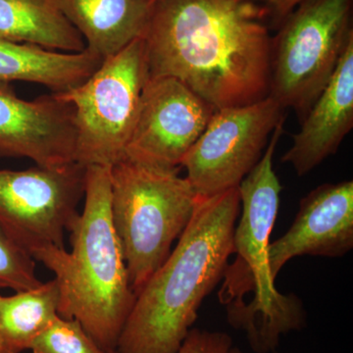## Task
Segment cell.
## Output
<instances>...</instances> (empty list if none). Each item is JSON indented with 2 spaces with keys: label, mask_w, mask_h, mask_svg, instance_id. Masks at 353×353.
<instances>
[{
  "label": "cell",
  "mask_w": 353,
  "mask_h": 353,
  "mask_svg": "<svg viewBox=\"0 0 353 353\" xmlns=\"http://www.w3.org/2000/svg\"><path fill=\"white\" fill-rule=\"evenodd\" d=\"M278 17H287L303 0H265Z\"/></svg>",
  "instance_id": "21"
},
{
  "label": "cell",
  "mask_w": 353,
  "mask_h": 353,
  "mask_svg": "<svg viewBox=\"0 0 353 353\" xmlns=\"http://www.w3.org/2000/svg\"><path fill=\"white\" fill-rule=\"evenodd\" d=\"M85 167L0 170V230L34 259L64 248L85 196Z\"/></svg>",
  "instance_id": "8"
},
{
  "label": "cell",
  "mask_w": 353,
  "mask_h": 353,
  "mask_svg": "<svg viewBox=\"0 0 353 353\" xmlns=\"http://www.w3.org/2000/svg\"><path fill=\"white\" fill-rule=\"evenodd\" d=\"M352 0H303L272 39L269 95L303 119L353 37Z\"/></svg>",
  "instance_id": "6"
},
{
  "label": "cell",
  "mask_w": 353,
  "mask_h": 353,
  "mask_svg": "<svg viewBox=\"0 0 353 353\" xmlns=\"http://www.w3.org/2000/svg\"><path fill=\"white\" fill-rule=\"evenodd\" d=\"M285 117L272 132L259 163L239 185L241 216L234 228L236 259L228 264L220 290L221 303L227 305L252 296L250 301L226 306L228 321L245 332L253 352H275L281 336L305 326L303 303L294 294L275 288L269 266V245L280 208L282 185L273 169V157L284 132Z\"/></svg>",
  "instance_id": "4"
},
{
  "label": "cell",
  "mask_w": 353,
  "mask_h": 353,
  "mask_svg": "<svg viewBox=\"0 0 353 353\" xmlns=\"http://www.w3.org/2000/svg\"><path fill=\"white\" fill-rule=\"evenodd\" d=\"M240 208L239 187L197 196L176 248L137 294L116 352L178 353L202 301L224 276Z\"/></svg>",
  "instance_id": "2"
},
{
  "label": "cell",
  "mask_w": 353,
  "mask_h": 353,
  "mask_svg": "<svg viewBox=\"0 0 353 353\" xmlns=\"http://www.w3.org/2000/svg\"><path fill=\"white\" fill-rule=\"evenodd\" d=\"M157 0H57L67 20L87 41L85 50L113 57L145 34Z\"/></svg>",
  "instance_id": "14"
},
{
  "label": "cell",
  "mask_w": 353,
  "mask_h": 353,
  "mask_svg": "<svg viewBox=\"0 0 353 353\" xmlns=\"http://www.w3.org/2000/svg\"><path fill=\"white\" fill-rule=\"evenodd\" d=\"M0 353H1V350H0Z\"/></svg>",
  "instance_id": "23"
},
{
  "label": "cell",
  "mask_w": 353,
  "mask_h": 353,
  "mask_svg": "<svg viewBox=\"0 0 353 353\" xmlns=\"http://www.w3.org/2000/svg\"><path fill=\"white\" fill-rule=\"evenodd\" d=\"M174 169L123 158L110 167L111 218L130 285L139 294L189 225L197 194Z\"/></svg>",
  "instance_id": "5"
},
{
  "label": "cell",
  "mask_w": 353,
  "mask_h": 353,
  "mask_svg": "<svg viewBox=\"0 0 353 353\" xmlns=\"http://www.w3.org/2000/svg\"><path fill=\"white\" fill-rule=\"evenodd\" d=\"M352 248L353 182L324 183L301 199L289 231L269 245L272 277L294 257L336 259Z\"/></svg>",
  "instance_id": "12"
},
{
  "label": "cell",
  "mask_w": 353,
  "mask_h": 353,
  "mask_svg": "<svg viewBox=\"0 0 353 353\" xmlns=\"http://www.w3.org/2000/svg\"><path fill=\"white\" fill-rule=\"evenodd\" d=\"M32 353H108L75 319L57 316L50 327L32 343Z\"/></svg>",
  "instance_id": "18"
},
{
  "label": "cell",
  "mask_w": 353,
  "mask_h": 353,
  "mask_svg": "<svg viewBox=\"0 0 353 353\" xmlns=\"http://www.w3.org/2000/svg\"><path fill=\"white\" fill-rule=\"evenodd\" d=\"M214 112L176 79L148 78L124 158L160 168L182 167Z\"/></svg>",
  "instance_id": "10"
},
{
  "label": "cell",
  "mask_w": 353,
  "mask_h": 353,
  "mask_svg": "<svg viewBox=\"0 0 353 353\" xmlns=\"http://www.w3.org/2000/svg\"><path fill=\"white\" fill-rule=\"evenodd\" d=\"M101 57L85 50L62 53L0 38V80L39 83L52 92L79 87L101 67Z\"/></svg>",
  "instance_id": "15"
},
{
  "label": "cell",
  "mask_w": 353,
  "mask_h": 353,
  "mask_svg": "<svg viewBox=\"0 0 353 353\" xmlns=\"http://www.w3.org/2000/svg\"><path fill=\"white\" fill-rule=\"evenodd\" d=\"M228 353H243V352H241V350H239L238 347H232L231 348H230V350H229V352H228Z\"/></svg>",
  "instance_id": "22"
},
{
  "label": "cell",
  "mask_w": 353,
  "mask_h": 353,
  "mask_svg": "<svg viewBox=\"0 0 353 353\" xmlns=\"http://www.w3.org/2000/svg\"><path fill=\"white\" fill-rule=\"evenodd\" d=\"M85 203L69 228L71 252L51 248L39 253L60 289L59 316L75 319L95 343L112 352L136 294L111 218L110 167H85Z\"/></svg>",
  "instance_id": "3"
},
{
  "label": "cell",
  "mask_w": 353,
  "mask_h": 353,
  "mask_svg": "<svg viewBox=\"0 0 353 353\" xmlns=\"http://www.w3.org/2000/svg\"><path fill=\"white\" fill-rule=\"evenodd\" d=\"M148 80L141 38L104 59L82 85L59 92L76 109L77 163L111 167L124 158Z\"/></svg>",
  "instance_id": "7"
},
{
  "label": "cell",
  "mask_w": 353,
  "mask_h": 353,
  "mask_svg": "<svg viewBox=\"0 0 353 353\" xmlns=\"http://www.w3.org/2000/svg\"><path fill=\"white\" fill-rule=\"evenodd\" d=\"M60 289L57 279L12 296L0 294V350L21 353L59 316Z\"/></svg>",
  "instance_id": "17"
},
{
  "label": "cell",
  "mask_w": 353,
  "mask_h": 353,
  "mask_svg": "<svg viewBox=\"0 0 353 353\" xmlns=\"http://www.w3.org/2000/svg\"><path fill=\"white\" fill-rule=\"evenodd\" d=\"M76 109L59 92L32 101L0 80V157L60 168L76 162Z\"/></svg>",
  "instance_id": "11"
},
{
  "label": "cell",
  "mask_w": 353,
  "mask_h": 353,
  "mask_svg": "<svg viewBox=\"0 0 353 353\" xmlns=\"http://www.w3.org/2000/svg\"><path fill=\"white\" fill-rule=\"evenodd\" d=\"M284 108L270 95L248 105L217 109L183 158L190 185L201 197L238 188L259 163Z\"/></svg>",
  "instance_id": "9"
},
{
  "label": "cell",
  "mask_w": 353,
  "mask_h": 353,
  "mask_svg": "<svg viewBox=\"0 0 353 353\" xmlns=\"http://www.w3.org/2000/svg\"><path fill=\"white\" fill-rule=\"evenodd\" d=\"M266 10L253 0H157L143 37L148 78L171 77L217 109L268 97Z\"/></svg>",
  "instance_id": "1"
},
{
  "label": "cell",
  "mask_w": 353,
  "mask_h": 353,
  "mask_svg": "<svg viewBox=\"0 0 353 353\" xmlns=\"http://www.w3.org/2000/svg\"><path fill=\"white\" fill-rule=\"evenodd\" d=\"M0 38L68 53L85 50L57 0H0Z\"/></svg>",
  "instance_id": "16"
},
{
  "label": "cell",
  "mask_w": 353,
  "mask_h": 353,
  "mask_svg": "<svg viewBox=\"0 0 353 353\" xmlns=\"http://www.w3.org/2000/svg\"><path fill=\"white\" fill-rule=\"evenodd\" d=\"M41 283L34 259L0 230V289L23 292Z\"/></svg>",
  "instance_id": "19"
},
{
  "label": "cell",
  "mask_w": 353,
  "mask_h": 353,
  "mask_svg": "<svg viewBox=\"0 0 353 353\" xmlns=\"http://www.w3.org/2000/svg\"><path fill=\"white\" fill-rule=\"evenodd\" d=\"M353 127V37L336 71L303 119L282 161L304 176L334 154Z\"/></svg>",
  "instance_id": "13"
},
{
  "label": "cell",
  "mask_w": 353,
  "mask_h": 353,
  "mask_svg": "<svg viewBox=\"0 0 353 353\" xmlns=\"http://www.w3.org/2000/svg\"><path fill=\"white\" fill-rule=\"evenodd\" d=\"M233 347L231 336L223 332L190 330L178 353H228ZM108 353H117L115 350Z\"/></svg>",
  "instance_id": "20"
}]
</instances>
